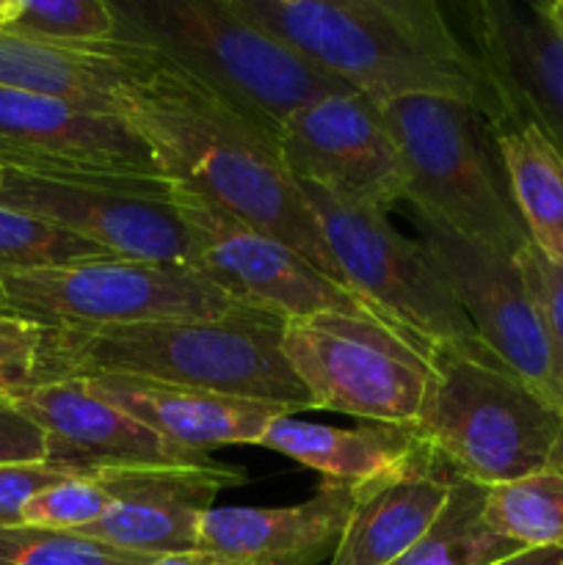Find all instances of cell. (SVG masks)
Instances as JSON below:
<instances>
[{
  "instance_id": "obj_1",
  "label": "cell",
  "mask_w": 563,
  "mask_h": 565,
  "mask_svg": "<svg viewBox=\"0 0 563 565\" xmlns=\"http://www.w3.org/2000/svg\"><path fill=\"white\" fill-rule=\"evenodd\" d=\"M119 110L152 152L158 174L296 248L348 287L279 143L263 127L158 55L121 92Z\"/></svg>"
},
{
  "instance_id": "obj_2",
  "label": "cell",
  "mask_w": 563,
  "mask_h": 565,
  "mask_svg": "<svg viewBox=\"0 0 563 565\" xmlns=\"http://www.w3.org/2000/svg\"><path fill=\"white\" fill-rule=\"evenodd\" d=\"M230 6L351 92L370 99H458L495 121L489 77L434 0H230Z\"/></svg>"
},
{
  "instance_id": "obj_3",
  "label": "cell",
  "mask_w": 563,
  "mask_h": 565,
  "mask_svg": "<svg viewBox=\"0 0 563 565\" xmlns=\"http://www.w3.org/2000/svg\"><path fill=\"white\" fill-rule=\"evenodd\" d=\"M279 315L246 307L215 320H158L108 329H47L36 384L125 375L185 390L312 412V397L282 353Z\"/></svg>"
},
{
  "instance_id": "obj_4",
  "label": "cell",
  "mask_w": 563,
  "mask_h": 565,
  "mask_svg": "<svg viewBox=\"0 0 563 565\" xmlns=\"http://www.w3.org/2000/svg\"><path fill=\"white\" fill-rule=\"evenodd\" d=\"M116 42L149 50L226 105L279 136L298 108L351 88L298 55L230 0H110Z\"/></svg>"
},
{
  "instance_id": "obj_5",
  "label": "cell",
  "mask_w": 563,
  "mask_h": 565,
  "mask_svg": "<svg viewBox=\"0 0 563 565\" xmlns=\"http://www.w3.org/2000/svg\"><path fill=\"white\" fill-rule=\"evenodd\" d=\"M417 436L464 480L495 489L563 467V403L484 345L431 348Z\"/></svg>"
},
{
  "instance_id": "obj_6",
  "label": "cell",
  "mask_w": 563,
  "mask_h": 565,
  "mask_svg": "<svg viewBox=\"0 0 563 565\" xmlns=\"http://www.w3.org/2000/svg\"><path fill=\"white\" fill-rule=\"evenodd\" d=\"M373 103L401 149L408 210L513 254L528 246L495 132L475 105L447 97Z\"/></svg>"
},
{
  "instance_id": "obj_7",
  "label": "cell",
  "mask_w": 563,
  "mask_h": 565,
  "mask_svg": "<svg viewBox=\"0 0 563 565\" xmlns=\"http://www.w3.org/2000/svg\"><path fill=\"white\" fill-rule=\"evenodd\" d=\"M431 348L397 326L323 312L285 320L282 353L312 408L417 428L431 390Z\"/></svg>"
},
{
  "instance_id": "obj_8",
  "label": "cell",
  "mask_w": 563,
  "mask_h": 565,
  "mask_svg": "<svg viewBox=\"0 0 563 565\" xmlns=\"http://www.w3.org/2000/svg\"><path fill=\"white\" fill-rule=\"evenodd\" d=\"M0 301L14 318L47 329L215 320L246 309L188 265L125 257L0 274Z\"/></svg>"
},
{
  "instance_id": "obj_9",
  "label": "cell",
  "mask_w": 563,
  "mask_h": 565,
  "mask_svg": "<svg viewBox=\"0 0 563 565\" xmlns=\"http://www.w3.org/2000/svg\"><path fill=\"white\" fill-rule=\"evenodd\" d=\"M298 185L342 279L357 296L428 345L480 348L472 323L419 237L412 241L395 230L390 213L342 202L309 182Z\"/></svg>"
},
{
  "instance_id": "obj_10",
  "label": "cell",
  "mask_w": 563,
  "mask_h": 565,
  "mask_svg": "<svg viewBox=\"0 0 563 565\" xmlns=\"http://www.w3.org/2000/svg\"><path fill=\"white\" fill-rule=\"evenodd\" d=\"M158 171H28L6 166L0 207L50 221L114 257L191 268V246Z\"/></svg>"
},
{
  "instance_id": "obj_11",
  "label": "cell",
  "mask_w": 563,
  "mask_h": 565,
  "mask_svg": "<svg viewBox=\"0 0 563 565\" xmlns=\"http://www.w3.org/2000/svg\"><path fill=\"white\" fill-rule=\"evenodd\" d=\"M171 202L188 232L191 268L235 301L279 315L282 320L342 312L390 323L373 303L337 285L296 248L254 230L177 182Z\"/></svg>"
},
{
  "instance_id": "obj_12",
  "label": "cell",
  "mask_w": 563,
  "mask_h": 565,
  "mask_svg": "<svg viewBox=\"0 0 563 565\" xmlns=\"http://www.w3.org/2000/svg\"><path fill=\"white\" fill-rule=\"evenodd\" d=\"M408 213L480 345L524 381L561 401L544 320L524 285L517 254L458 235L417 210Z\"/></svg>"
},
{
  "instance_id": "obj_13",
  "label": "cell",
  "mask_w": 563,
  "mask_h": 565,
  "mask_svg": "<svg viewBox=\"0 0 563 565\" xmlns=\"http://www.w3.org/2000/svg\"><path fill=\"white\" fill-rule=\"evenodd\" d=\"M276 143L296 182L323 188L342 202L392 213L406 196L401 149L364 94H331L304 105L282 125Z\"/></svg>"
},
{
  "instance_id": "obj_14",
  "label": "cell",
  "mask_w": 563,
  "mask_h": 565,
  "mask_svg": "<svg viewBox=\"0 0 563 565\" xmlns=\"http://www.w3.org/2000/svg\"><path fill=\"white\" fill-rule=\"evenodd\" d=\"M461 28L497 99L489 125L530 121L563 158V33L524 0L464 3Z\"/></svg>"
},
{
  "instance_id": "obj_15",
  "label": "cell",
  "mask_w": 563,
  "mask_h": 565,
  "mask_svg": "<svg viewBox=\"0 0 563 565\" xmlns=\"http://www.w3.org/2000/svg\"><path fill=\"white\" fill-rule=\"evenodd\" d=\"M0 163L28 171H158L121 114L0 88Z\"/></svg>"
},
{
  "instance_id": "obj_16",
  "label": "cell",
  "mask_w": 563,
  "mask_h": 565,
  "mask_svg": "<svg viewBox=\"0 0 563 565\" xmlns=\"http://www.w3.org/2000/svg\"><path fill=\"white\" fill-rule=\"evenodd\" d=\"M9 401L47 434V463L55 467L97 472L210 461L155 436L130 414L94 395L81 379L42 381L14 392Z\"/></svg>"
},
{
  "instance_id": "obj_17",
  "label": "cell",
  "mask_w": 563,
  "mask_h": 565,
  "mask_svg": "<svg viewBox=\"0 0 563 565\" xmlns=\"http://www.w3.org/2000/svg\"><path fill=\"white\" fill-rule=\"evenodd\" d=\"M121 497L103 519L83 527V539L155 561L199 550V524L224 489L246 475L213 461L180 467H125Z\"/></svg>"
},
{
  "instance_id": "obj_18",
  "label": "cell",
  "mask_w": 563,
  "mask_h": 565,
  "mask_svg": "<svg viewBox=\"0 0 563 565\" xmlns=\"http://www.w3.org/2000/svg\"><path fill=\"white\" fill-rule=\"evenodd\" d=\"M458 475L419 439L395 467L351 486V511L329 565H392L445 511Z\"/></svg>"
},
{
  "instance_id": "obj_19",
  "label": "cell",
  "mask_w": 563,
  "mask_h": 565,
  "mask_svg": "<svg viewBox=\"0 0 563 565\" xmlns=\"http://www.w3.org/2000/svg\"><path fill=\"white\" fill-rule=\"evenodd\" d=\"M351 511V486L323 480L293 508H210L199 550L235 565H318L334 555Z\"/></svg>"
},
{
  "instance_id": "obj_20",
  "label": "cell",
  "mask_w": 563,
  "mask_h": 565,
  "mask_svg": "<svg viewBox=\"0 0 563 565\" xmlns=\"http://www.w3.org/2000/svg\"><path fill=\"white\" fill-rule=\"evenodd\" d=\"M88 390L108 401L119 412L130 414L136 423L152 430L180 450L208 456V450L232 445H257L270 423L287 408L268 403L243 401L219 392L185 390V386L160 384L125 375H94Z\"/></svg>"
},
{
  "instance_id": "obj_21",
  "label": "cell",
  "mask_w": 563,
  "mask_h": 565,
  "mask_svg": "<svg viewBox=\"0 0 563 565\" xmlns=\"http://www.w3.org/2000/svg\"><path fill=\"white\" fill-rule=\"evenodd\" d=\"M155 64L136 44H55L0 31V88L64 99L94 114H121V92Z\"/></svg>"
},
{
  "instance_id": "obj_22",
  "label": "cell",
  "mask_w": 563,
  "mask_h": 565,
  "mask_svg": "<svg viewBox=\"0 0 563 565\" xmlns=\"http://www.w3.org/2000/svg\"><path fill=\"white\" fill-rule=\"evenodd\" d=\"M417 441V430L408 425L362 423L357 428H337L282 414L265 428L257 445L315 469L323 480L357 486L395 467Z\"/></svg>"
},
{
  "instance_id": "obj_23",
  "label": "cell",
  "mask_w": 563,
  "mask_h": 565,
  "mask_svg": "<svg viewBox=\"0 0 563 565\" xmlns=\"http://www.w3.org/2000/svg\"><path fill=\"white\" fill-rule=\"evenodd\" d=\"M491 132L530 246L563 270V158L530 121H502Z\"/></svg>"
},
{
  "instance_id": "obj_24",
  "label": "cell",
  "mask_w": 563,
  "mask_h": 565,
  "mask_svg": "<svg viewBox=\"0 0 563 565\" xmlns=\"http://www.w3.org/2000/svg\"><path fill=\"white\" fill-rule=\"evenodd\" d=\"M486 494V486L458 478L428 533L392 565H495L522 552V546L489 527Z\"/></svg>"
},
{
  "instance_id": "obj_25",
  "label": "cell",
  "mask_w": 563,
  "mask_h": 565,
  "mask_svg": "<svg viewBox=\"0 0 563 565\" xmlns=\"http://www.w3.org/2000/svg\"><path fill=\"white\" fill-rule=\"evenodd\" d=\"M484 516L522 550H563V467L489 489Z\"/></svg>"
},
{
  "instance_id": "obj_26",
  "label": "cell",
  "mask_w": 563,
  "mask_h": 565,
  "mask_svg": "<svg viewBox=\"0 0 563 565\" xmlns=\"http://www.w3.org/2000/svg\"><path fill=\"white\" fill-rule=\"evenodd\" d=\"M0 31L55 44L97 47L119 36L110 0H3Z\"/></svg>"
},
{
  "instance_id": "obj_27",
  "label": "cell",
  "mask_w": 563,
  "mask_h": 565,
  "mask_svg": "<svg viewBox=\"0 0 563 565\" xmlns=\"http://www.w3.org/2000/svg\"><path fill=\"white\" fill-rule=\"evenodd\" d=\"M97 257H114V254L36 215L0 207V274L59 268V265Z\"/></svg>"
},
{
  "instance_id": "obj_28",
  "label": "cell",
  "mask_w": 563,
  "mask_h": 565,
  "mask_svg": "<svg viewBox=\"0 0 563 565\" xmlns=\"http://www.w3.org/2000/svg\"><path fill=\"white\" fill-rule=\"evenodd\" d=\"M121 472L125 467L97 469V472L77 475L64 483L50 486L28 502L20 524L59 530V533H81L119 502L121 483H125Z\"/></svg>"
},
{
  "instance_id": "obj_29",
  "label": "cell",
  "mask_w": 563,
  "mask_h": 565,
  "mask_svg": "<svg viewBox=\"0 0 563 565\" xmlns=\"http://www.w3.org/2000/svg\"><path fill=\"white\" fill-rule=\"evenodd\" d=\"M149 557L97 544L77 533L0 524V565H147Z\"/></svg>"
},
{
  "instance_id": "obj_30",
  "label": "cell",
  "mask_w": 563,
  "mask_h": 565,
  "mask_svg": "<svg viewBox=\"0 0 563 565\" xmlns=\"http://www.w3.org/2000/svg\"><path fill=\"white\" fill-rule=\"evenodd\" d=\"M519 268H522L524 285L539 307L541 320H544L546 340H550L552 364H555V384L557 397L563 401V270L552 265L550 259L533 246H524L517 252Z\"/></svg>"
},
{
  "instance_id": "obj_31",
  "label": "cell",
  "mask_w": 563,
  "mask_h": 565,
  "mask_svg": "<svg viewBox=\"0 0 563 565\" xmlns=\"http://www.w3.org/2000/svg\"><path fill=\"white\" fill-rule=\"evenodd\" d=\"M42 337L44 326L14 318V315H0V397L36 384Z\"/></svg>"
},
{
  "instance_id": "obj_32",
  "label": "cell",
  "mask_w": 563,
  "mask_h": 565,
  "mask_svg": "<svg viewBox=\"0 0 563 565\" xmlns=\"http://www.w3.org/2000/svg\"><path fill=\"white\" fill-rule=\"evenodd\" d=\"M75 469L55 467V463H11L0 467V524H20L22 511L36 494L50 486L77 478Z\"/></svg>"
},
{
  "instance_id": "obj_33",
  "label": "cell",
  "mask_w": 563,
  "mask_h": 565,
  "mask_svg": "<svg viewBox=\"0 0 563 565\" xmlns=\"http://www.w3.org/2000/svg\"><path fill=\"white\" fill-rule=\"evenodd\" d=\"M11 463H47V434L9 397H0V467Z\"/></svg>"
},
{
  "instance_id": "obj_34",
  "label": "cell",
  "mask_w": 563,
  "mask_h": 565,
  "mask_svg": "<svg viewBox=\"0 0 563 565\" xmlns=\"http://www.w3.org/2000/svg\"><path fill=\"white\" fill-rule=\"evenodd\" d=\"M147 565H235L224 557L213 555V552H204V550H193V552H180V555H163V557H155Z\"/></svg>"
},
{
  "instance_id": "obj_35",
  "label": "cell",
  "mask_w": 563,
  "mask_h": 565,
  "mask_svg": "<svg viewBox=\"0 0 563 565\" xmlns=\"http://www.w3.org/2000/svg\"><path fill=\"white\" fill-rule=\"evenodd\" d=\"M495 565H563V550H522Z\"/></svg>"
},
{
  "instance_id": "obj_36",
  "label": "cell",
  "mask_w": 563,
  "mask_h": 565,
  "mask_svg": "<svg viewBox=\"0 0 563 565\" xmlns=\"http://www.w3.org/2000/svg\"><path fill=\"white\" fill-rule=\"evenodd\" d=\"M541 11L546 14V20L563 33V0H550V3H539Z\"/></svg>"
},
{
  "instance_id": "obj_37",
  "label": "cell",
  "mask_w": 563,
  "mask_h": 565,
  "mask_svg": "<svg viewBox=\"0 0 563 565\" xmlns=\"http://www.w3.org/2000/svg\"><path fill=\"white\" fill-rule=\"evenodd\" d=\"M3 180H6V166L0 163V191H3Z\"/></svg>"
},
{
  "instance_id": "obj_38",
  "label": "cell",
  "mask_w": 563,
  "mask_h": 565,
  "mask_svg": "<svg viewBox=\"0 0 563 565\" xmlns=\"http://www.w3.org/2000/svg\"><path fill=\"white\" fill-rule=\"evenodd\" d=\"M0 315H9V312H6V307H3V301H0Z\"/></svg>"
},
{
  "instance_id": "obj_39",
  "label": "cell",
  "mask_w": 563,
  "mask_h": 565,
  "mask_svg": "<svg viewBox=\"0 0 563 565\" xmlns=\"http://www.w3.org/2000/svg\"><path fill=\"white\" fill-rule=\"evenodd\" d=\"M0 11H3V0H0Z\"/></svg>"
}]
</instances>
